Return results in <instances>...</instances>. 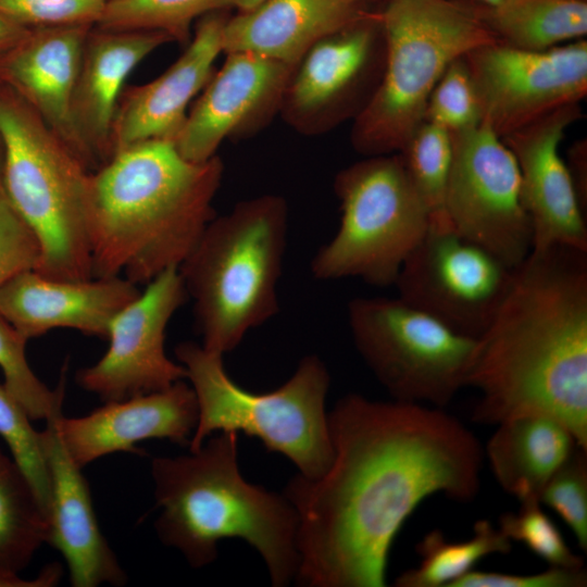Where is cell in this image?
I'll list each match as a JSON object with an SVG mask.
<instances>
[{
	"label": "cell",
	"mask_w": 587,
	"mask_h": 587,
	"mask_svg": "<svg viewBox=\"0 0 587 587\" xmlns=\"http://www.w3.org/2000/svg\"><path fill=\"white\" fill-rule=\"evenodd\" d=\"M229 8V0H108L96 25L108 29L157 30L188 43L193 21Z\"/></svg>",
	"instance_id": "f546056e"
},
{
	"label": "cell",
	"mask_w": 587,
	"mask_h": 587,
	"mask_svg": "<svg viewBox=\"0 0 587 587\" xmlns=\"http://www.w3.org/2000/svg\"><path fill=\"white\" fill-rule=\"evenodd\" d=\"M582 117L580 103L565 105L501 138L519 166L532 250L587 251L586 211L559 151L565 130Z\"/></svg>",
	"instance_id": "e0dca14e"
},
{
	"label": "cell",
	"mask_w": 587,
	"mask_h": 587,
	"mask_svg": "<svg viewBox=\"0 0 587 587\" xmlns=\"http://www.w3.org/2000/svg\"><path fill=\"white\" fill-rule=\"evenodd\" d=\"M483 2L487 8H498L509 3L512 0H478Z\"/></svg>",
	"instance_id": "b9f144b4"
},
{
	"label": "cell",
	"mask_w": 587,
	"mask_h": 587,
	"mask_svg": "<svg viewBox=\"0 0 587 587\" xmlns=\"http://www.w3.org/2000/svg\"><path fill=\"white\" fill-rule=\"evenodd\" d=\"M225 57L175 140L178 152L187 160L211 159L225 139L251 135L279 113L295 66L245 51Z\"/></svg>",
	"instance_id": "2e32d148"
},
{
	"label": "cell",
	"mask_w": 587,
	"mask_h": 587,
	"mask_svg": "<svg viewBox=\"0 0 587 587\" xmlns=\"http://www.w3.org/2000/svg\"><path fill=\"white\" fill-rule=\"evenodd\" d=\"M187 297L178 267L148 283L113 317L107 352L77 372L78 385L108 402L160 391L185 379V367L168 359L164 340L170 320Z\"/></svg>",
	"instance_id": "9a60e30c"
},
{
	"label": "cell",
	"mask_w": 587,
	"mask_h": 587,
	"mask_svg": "<svg viewBox=\"0 0 587 587\" xmlns=\"http://www.w3.org/2000/svg\"><path fill=\"white\" fill-rule=\"evenodd\" d=\"M26 342L27 339L0 316V369L4 378L3 386L30 420L47 422L62 414L65 375L62 374L55 389L48 388L26 360Z\"/></svg>",
	"instance_id": "4dcf8cb0"
},
{
	"label": "cell",
	"mask_w": 587,
	"mask_h": 587,
	"mask_svg": "<svg viewBox=\"0 0 587 587\" xmlns=\"http://www.w3.org/2000/svg\"><path fill=\"white\" fill-rule=\"evenodd\" d=\"M334 190L340 202V223L314 254L312 276L394 286L430 220L401 155H372L347 166L337 173Z\"/></svg>",
	"instance_id": "9c48e42d"
},
{
	"label": "cell",
	"mask_w": 587,
	"mask_h": 587,
	"mask_svg": "<svg viewBox=\"0 0 587 587\" xmlns=\"http://www.w3.org/2000/svg\"><path fill=\"white\" fill-rule=\"evenodd\" d=\"M567 524L587 551V450L576 447L545 485L540 497Z\"/></svg>",
	"instance_id": "e575fe53"
},
{
	"label": "cell",
	"mask_w": 587,
	"mask_h": 587,
	"mask_svg": "<svg viewBox=\"0 0 587 587\" xmlns=\"http://www.w3.org/2000/svg\"><path fill=\"white\" fill-rule=\"evenodd\" d=\"M342 1L350 4L359 5L364 0H342Z\"/></svg>",
	"instance_id": "ee69618b"
},
{
	"label": "cell",
	"mask_w": 587,
	"mask_h": 587,
	"mask_svg": "<svg viewBox=\"0 0 587 587\" xmlns=\"http://www.w3.org/2000/svg\"><path fill=\"white\" fill-rule=\"evenodd\" d=\"M0 137L1 187L38 240L35 271L59 280L92 278L87 232L92 172L1 82Z\"/></svg>",
	"instance_id": "8992f818"
},
{
	"label": "cell",
	"mask_w": 587,
	"mask_h": 587,
	"mask_svg": "<svg viewBox=\"0 0 587 587\" xmlns=\"http://www.w3.org/2000/svg\"><path fill=\"white\" fill-rule=\"evenodd\" d=\"M423 121L450 134L473 128L483 122L479 96L464 55L452 61L435 85Z\"/></svg>",
	"instance_id": "d6a6232c"
},
{
	"label": "cell",
	"mask_w": 587,
	"mask_h": 587,
	"mask_svg": "<svg viewBox=\"0 0 587 587\" xmlns=\"http://www.w3.org/2000/svg\"><path fill=\"white\" fill-rule=\"evenodd\" d=\"M333 458L316 478L292 477L284 496L298 515L297 582L384 587L392 541L427 497L470 502L484 450L442 408L349 394L327 414Z\"/></svg>",
	"instance_id": "6da1fadb"
},
{
	"label": "cell",
	"mask_w": 587,
	"mask_h": 587,
	"mask_svg": "<svg viewBox=\"0 0 587 587\" xmlns=\"http://www.w3.org/2000/svg\"><path fill=\"white\" fill-rule=\"evenodd\" d=\"M92 27L29 28L0 54V82L28 104L86 167L73 124L72 99L84 43Z\"/></svg>",
	"instance_id": "7402d4cb"
},
{
	"label": "cell",
	"mask_w": 587,
	"mask_h": 587,
	"mask_svg": "<svg viewBox=\"0 0 587 587\" xmlns=\"http://www.w3.org/2000/svg\"><path fill=\"white\" fill-rule=\"evenodd\" d=\"M263 1L264 0H229V8H234L238 12H245L258 7Z\"/></svg>",
	"instance_id": "60d3db41"
},
{
	"label": "cell",
	"mask_w": 587,
	"mask_h": 587,
	"mask_svg": "<svg viewBox=\"0 0 587 587\" xmlns=\"http://www.w3.org/2000/svg\"><path fill=\"white\" fill-rule=\"evenodd\" d=\"M347 320L358 352L394 400L444 408L465 387L476 339L398 297L354 298Z\"/></svg>",
	"instance_id": "30bf717a"
},
{
	"label": "cell",
	"mask_w": 587,
	"mask_h": 587,
	"mask_svg": "<svg viewBox=\"0 0 587 587\" xmlns=\"http://www.w3.org/2000/svg\"><path fill=\"white\" fill-rule=\"evenodd\" d=\"M227 18L222 11L200 17L186 49L165 72L147 84L123 89L112 123L113 155L148 139L175 142L189 102L204 88L223 53Z\"/></svg>",
	"instance_id": "d6986e66"
},
{
	"label": "cell",
	"mask_w": 587,
	"mask_h": 587,
	"mask_svg": "<svg viewBox=\"0 0 587 587\" xmlns=\"http://www.w3.org/2000/svg\"><path fill=\"white\" fill-rule=\"evenodd\" d=\"M366 14L342 0H264L227 18L223 53L252 52L295 66L317 40Z\"/></svg>",
	"instance_id": "cb8c5ba5"
},
{
	"label": "cell",
	"mask_w": 587,
	"mask_h": 587,
	"mask_svg": "<svg viewBox=\"0 0 587 587\" xmlns=\"http://www.w3.org/2000/svg\"><path fill=\"white\" fill-rule=\"evenodd\" d=\"M57 416L40 432L51 488L47 542L64 557L72 586H122L126 574L100 530L88 483L62 444Z\"/></svg>",
	"instance_id": "603a6c76"
},
{
	"label": "cell",
	"mask_w": 587,
	"mask_h": 587,
	"mask_svg": "<svg viewBox=\"0 0 587 587\" xmlns=\"http://www.w3.org/2000/svg\"><path fill=\"white\" fill-rule=\"evenodd\" d=\"M473 530V536L464 541H449L439 529L428 532L416 545L419 566L400 574L395 586L448 587L483 558L511 551V540L490 521H476Z\"/></svg>",
	"instance_id": "83f0119b"
},
{
	"label": "cell",
	"mask_w": 587,
	"mask_h": 587,
	"mask_svg": "<svg viewBox=\"0 0 587 587\" xmlns=\"http://www.w3.org/2000/svg\"><path fill=\"white\" fill-rule=\"evenodd\" d=\"M29 421L25 410L0 384V436L34 488L48 519L50 476L40 432L35 430Z\"/></svg>",
	"instance_id": "1f68e13d"
},
{
	"label": "cell",
	"mask_w": 587,
	"mask_h": 587,
	"mask_svg": "<svg viewBox=\"0 0 587 587\" xmlns=\"http://www.w3.org/2000/svg\"><path fill=\"white\" fill-rule=\"evenodd\" d=\"M139 294L124 277L59 280L28 270L1 287L0 316L27 340L54 328L105 339L113 317Z\"/></svg>",
	"instance_id": "ffe728a7"
},
{
	"label": "cell",
	"mask_w": 587,
	"mask_h": 587,
	"mask_svg": "<svg viewBox=\"0 0 587 587\" xmlns=\"http://www.w3.org/2000/svg\"><path fill=\"white\" fill-rule=\"evenodd\" d=\"M569 168L575 191L579 199L583 209L587 208V150L586 142H575L569 151L567 161Z\"/></svg>",
	"instance_id": "f35d334b"
},
{
	"label": "cell",
	"mask_w": 587,
	"mask_h": 587,
	"mask_svg": "<svg viewBox=\"0 0 587 587\" xmlns=\"http://www.w3.org/2000/svg\"><path fill=\"white\" fill-rule=\"evenodd\" d=\"M477 89L483 122L498 137L570 104L587 93V41L525 50L498 41L464 55Z\"/></svg>",
	"instance_id": "5bb4252c"
},
{
	"label": "cell",
	"mask_w": 587,
	"mask_h": 587,
	"mask_svg": "<svg viewBox=\"0 0 587 587\" xmlns=\"http://www.w3.org/2000/svg\"><path fill=\"white\" fill-rule=\"evenodd\" d=\"M222 160L184 158L175 142L130 145L91 173L87 232L92 277L148 284L179 267L214 215Z\"/></svg>",
	"instance_id": "3957f363"
},
{
	"label": "cell",
	"mask_w": 587,
	"mask_h": 587,
	"mask_svg": "<svg viewBox=\"0 0 587 587\" xmlns=\"http://www.w3.org/2000/svg\"><path fill=\"white\" fill-rule=\"evenodd\" d=\"M48 539V519L27 477L0 448V587L51 586L61 576L50 564L35 579L18 576Z\"/></svg>",
	"instance_id": "484cf974"
},
{
	"label": "cell",
	"mask_w": 587,
	"mask_h": 587,
	"mask_svg": "<svg viewBox=\"0 0 587 587\" xmlns=\"http://www.w3.org/2000/svg\"><path fill=\"white\" fill-rule=\"evenodd\" d=\"M197 403L198 422L189 452L217 432H242L260 439L270 452L289 459L307 478H316L333 458L325 399L330 377L324 362L305 355L295 373L273 391L255 394L228 375L223 355L185 341L175 348Z\"/></svg>",
	"instance_id": "ba28073f"
},
{
	"label": "cell",
	"mask_w": 587,
	"mask_h": 587,
	"mask_svg": "<svg viewBox=\"0 0 587 587\" xmlns=\"http://www.w3.org/2000/svg\"><path fill=\"white\" fill-rule=\"evenodd\" d=\"M40 247L0 186V289L15 275L35 270Z\"/></svg>",
	"instance_id": "8d00e7d4"
},
{
	"label": "cell",
	"mask_w": 587,
	"mask_h": 587,
	"mask_svg": "<svg viewBox=\"0 0 587 587\" xmlns=\"http://www.w3.org/2000/svg\"><path fill=\"white\" fill-rule=\"evenodd\" d=\"M499 529L510 540L522 542L550 566L584 567V560L572 552L538 500L521 502L515 513H503L499 519Z\"/></svg>",
	"instance_id": "836d02e7"
},
{
	"label": "cell",
	"mask_w": 587,
	"mask_h": 587,
	"mask_svg": "<svg viewBox=\"0 0 587 587\" xmlns=\"http://www.w3.org/2000/svg\"><path fill=\"white\" fill-rule=\"evenodd\" d=\"M286 199L266 193L214 216L179 265L201 346L224 355L279 310L287 247Z\"/></svg>",
	"instance_id": "5b68a950"
},
{
	"label": "cell",
	"mask_w": 587,
	"mask_h": 587,
	"mask_svg": "<svg viewBox=\"0 0 587 587\" xmlns=\"http://www.w3.org/2000/svg\"><path fill=\"white\" fill-rule=\"evenodd\" d=\"M452 152L451 134L426 121L414 129L403 148L397 152L429 211V225L436 227H451L445 214V196Z\"/></svg>",
	"instance_id": "f1b7e54d"
},
{
	"label": "cell",
	"mask_w": 587,
	"mask_h": 587,
	"mask_svg": "<svg viewBox=\"0 0 587 587\" xmlns=\"http://www.w3.org/2000/svg\"><path fill=\"white\" fill-rule=\"evenodd\" d=\"M385 41L378 14H366L312 45L295 65L279 114L302 135L355 118L376 90Z\"/></svg>",
	"instance_id": "4fadbf2b"
},
{
	"label": "cell",
	"mask_w": 587,
	"mask_h": 587,
	"mask_svg": "<svg viewBox=\"0 0 587 587\" xmlns=\"http://www.w3.org/2000/svg\"><path fill=\"white\" fill-rule=\"evenodd\" d=\"M478 16L498 42L547 50L587 34L586 0H512Z\"/></svg>",
	"instance_id": "4316f807"
},
{
	"label": "cell",
	"mask_w": 587,
	"mask_h": 587,
	"mask_svg": "<svg viewBox=\"0 0 587 587\" xmlns=\"http://www.w3.org/2000/svg\"><path fill=\"white\" fill-rule=\"evenodd\" d=\"M108 0H0V14L25 27L96 26Z\"/></svg>",
	"instance_id": "d590c367"
},
{
	"label": "cell",
	"mask_w": 587,
	"mask_h": 587,
	"mask_svg": "<svg viewBox=\"0 0 587 587\" xmlns=\"http://www.w3.org/2000/svg\"><path fill=\"white\" fill-rule=\"evenodd\" d=\"M585 567L570 569L550 566L548 570L528 575L504 574L471 570L448 587H585Z\"/></svg>",
	"instance_id": "74e56055"
},
{
	"label": "cell",
	"mask_w": 587,
	"mask_h": 587,
	"mask_svg": "<svg viewBox=\"0 0 587 587\" xmlns=\"http://www.w3.org/2000/svg\"><path fill=\"white\" fill-rule=\"evenodd\" d=\"M472 419L498 424L538 413L562 422L587 450V251L532 250L476 339L465 387Z\"/></svg>",
	"instance_id": "7a4b0ae2"
},
{
	"label": "cell",
	"mask_w": 587,
	"mask_h": 587,
	"mask_svg": "<svg viewBox=\"0 0 587 587\" xmlns=\"http://www.w3.org/2000/svg\"><path fill=\"white\" fill-rule=\"evenodd\" d=\"M238 433L217 432L188 455L151 462L161 514L162 542L178 549L193 567L217 557V544L239 538L263 558L271 583L284 587L299 566L298 515L284 495L247 482L238 467Z\"/></svg>",
	"instance_id": "277c9868"
},
{
	"label": "cell",
	"mask_w": 587,
	"mask_h": 587,
	"mask_svg": "<svg viewBox=\"0 0 587 587\" xmlns=\"http://www.w3.org/2000/svg\"><path fill=\"white\" fill-rule=\"evenodd\" d=\"M451 137L445 196L451 228L519 266L532 251L533 234L513 153L484 122Z\"/></svg>",
	"instance_id": "8fae6325"
},
{
	"label": "cell",
	"mask_w": 587,
	"mask_h": 587,
	"mask_svg": "<svg viewBox=\"0 0 587 587\" xmlns=\"http://www.w3.org/2000/svg\"><path fill=\"white\" fill-rule=\"evenodd\" d=\"M3 161H4V151H3V143L0 137V186H1V180H2Z\"/></svg>",
	"instance_id": "7bdbcfd3"
},
{
	"label": "cell",
	"mask_w": 587,
	"mask_h": 587,
	"mask_svg": "<svg viewBox=\"0 0 587 587\" xmlns=\"http://www.w3.org/2000/svg\"><path fill=\"white\" fill-rule=\"evenodd\" d=\"M515 268L451 227L429 225L394 286L405 303L477 339L507 297Z\"/></svg>",
	"instance_id": "7c38bea8"
},
{
	"label": "cell",
	"mask_w": 587,
	"mask_h": 587,
	"mask_svg": "<svg viewBox=\"0 0 587 587\" xmlns=\"http://www.w3.org/2000/svg\"><path fill=\"white\" fill-rule=\"evenodd\" d=\"M27 29L0 14V54L12 47Z\"/></svg>",
	"instance_id": "ab89813d"
},
{
	"label": "cell",
	"mask_w": 587,
	"mask_h": 587,
	"mask_svg": "<svg viewBox=\"0 0 587 587\" xmlns=\"http://www.w3.org/2000/svg\"><path fill=\"white\" fill-rule=\"evenodd\" d=\"M378 16L383 74L351 129L353 148L365 157L399 152L423 122L428 97L447 66L497 41L476 11L452 0H386Z\"/></svg>",
	"instance_id": "52a82bcc"
},
{
	"label": "cell",
	"mask_w": 587,
	"mask_h": 587,
	"mask_svg": "<svg viewBox=\"0 0 587 587\" xmlns=\"http://www.w3.org/2000/svg\"><path fill=\"white\" fill-rule=\"evenodd\" d=\"M197 422V398L184 379L160 391L108 401L85 416L54 419L64 448L80 469L114 452L142 454L136 444L146 439L188 446Z\"/></svg>",
	"instance_id": "ac0fdd59"
},
{
	"label": "cell",
	"mask_w": 587,
	"mask_h": 587,
	"mask_svg": "<svg viewBox=\"0 0 587 587\" xmlns=\"http://www.w3.org/2000/svg\"><path fill=\"white\" fill-rule=\"evenodd\" d=\"M497 426L485 449L495 479L520 502L539 501L547 482L578 446L574 436L559 420L538 413L514 415Z\"/></svg>",
	"instance_id": "d4e9b609"
},
{
	"label": "cell",
	"mask_w": 587,
	"mask_h": 587,
	"mask_svg": "<svg viewBox=\"0 0 587 587\" xmlns=\"http://www.w3.org/2000/svg\"><path fill=\"white\" fill-rule=\"evenodd\" d=\"M171 41L157 30L93 26L88 32L72 99V118L90 172L113 157L112 123L126 78L151 52Z\"/></svg>",
	"instance_id": "44dd1931"
}]
</instances>
